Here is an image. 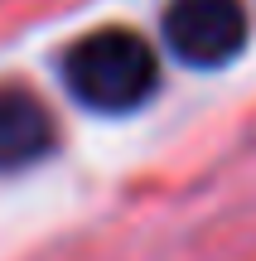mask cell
<instances>
[{"instance_id": "2", "label": "cell", "mask_w": 256, "mask_h": 261, "mask_svg": "<svg viewBox=\"0 0 256 261\" xmlns=\"http://www.w3.org/2000/svg\"><path fill=\"white\" fill-rule=\"evenodd\" d=\"M242 0H174L164 10V44L189 68H222L247 48Z\"/></svg>"}, {"instance_id": "1", "label": "cell", "mask_w": 256, "mask_h": 261, "mask_svg": "<svg viewBox=\"0 0 256 261\" xmlns=\"http://www.w3.org/2000/svg\"><path fill=\"white\" fill-rule=\"evenodd\" d=\"M63 83L92 112H135L160 83V63L140 34L97 29L63 54Z\"/></svg>"}, {"instance_id": "3", "label": "cell", "mask_w": 256, "mask_h": 261, "mask_svg": "<svg viewBox=\"0 0 256 261\" xmlns=\"http://www.w3.org/2000/svg\"><path fill=\"white\" fill-rule=\"evenodd\" d=\"M58 130L48 107L24 87H0V174L29 169L53 150Z\"/></svg>"}]
</instances>
